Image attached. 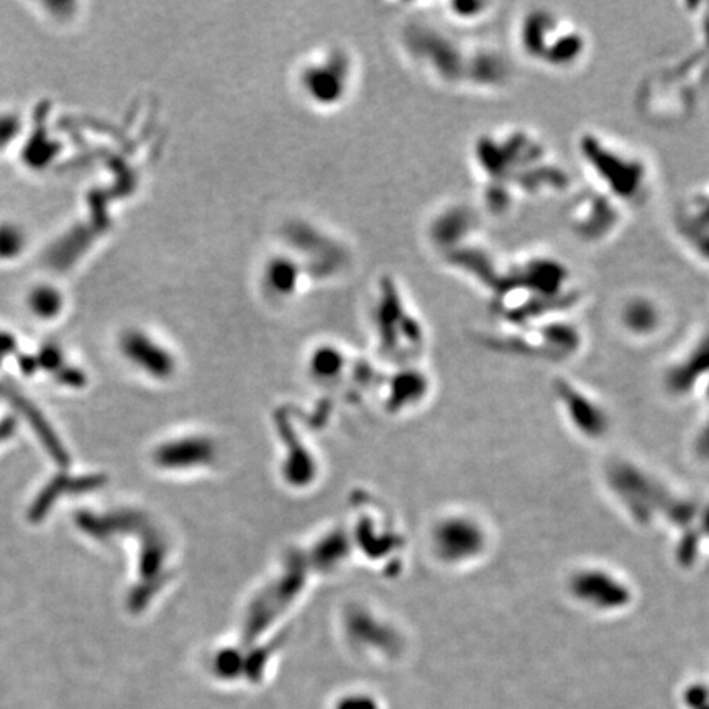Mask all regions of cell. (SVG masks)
<instances>
[{"label":"cell","mask_w":709,"mask_h":709,"mask_svg":"<svg viewBox=\"0 0 709 709\" xmlns=\"http://www.w3.org/2000/svg\"><path fill=\"white\" fill-rule=\"evenodd\" d=\"M573 317H544L521 324H498L495 340H503V344L513 350L537 357L567 358L583 344V332Z\"/></svg>","instance_id":"cell-7"},{"label":"cell","mask_w":709,"mask_h":709,"mask_svg":"<svg viewBox=\"0 0 709 709\" xmlns=\"http://www.w3.org/2000/svg\"><path fill=\"white\" fill-rule=\"evenodd\" d=\"M27 124L23 115L17 110H2L0 112V155H4L10 148H14L23 135Z\"/></svg>","instance_id":"cell-13"},{"label":"cell","mask_w":709,"mask_h":709,"mask_svg":"<svg viewBox=\"0 0 709 709\" xmlns=\"http://www.w3.org/2000/svg\"><path fill=\"white\" fill-rule=\"evenodd\" d=\"M708 87L709 51L698 45L649 69L637 86L634 104L652 124H683L695 114Z\"/></svg>","instance_id":"cell-4"},{"label":"cell","mask_w":709,"mask_h":709,"mask_svg":"<svg viewBox=\"0 0 709 709\" xmlns=\"http://www.w3.org/2000/svg\"><path fill=\"white\" fill-rule=\"evenodd\" d=\"M449 15L458 27L476 28L488 25L495 19L499 5L491 2H473V4H450Z\"/></svg>","instance_id":"cell-12"},{"label":"cell","mask_w":709,"mask_h":709,"mask_svg":"<svg viewBox=\"0 0 709 709\" xmlns=\"http://www.w3.org/2000/svg\"><path fill=\"white\" fill-rule=\"evenodd\" d=\"M32 248V235L19 220L0 219V266L17 265Z\"/></svg>","instance_id":"cell-11"},{"label":"cell","mask_w":709,"mask_h":709,"mask_svg":"<svg viewBox=\"0 0 709 709\" xmlns=\"http://www.w3.org/2000/svg\"><path fill=\"white\" fill-rule=\"evenodd\" d=\"M472 170L480 183L478 209L488 219H508L524 202L567 197L573 178L537 130L498 125L475 138Z\"/></svg>","instance_id":"cell-1"},{"label":"cell","mask_w":709,"mask_h":709,"mask_svg":"<svg viewBox=\"0 0 709 709\" xmlns=\"http://www.w3.org/2000/svg\"><path fill=\"white\" fill-rule=\"evenodd\" d=\"M68 302L65 289L51 280L35 281L23 294L25 309L37 321H56L65 314Z\"/></svg>","instance_id":"cell-10"},{"label":"cell","mask_w":709,"mask_h":709,"mask_svg":"<svg viewBox=\"0 0 709 709\" xmlns=\"http://www.w3.org/2000/svg\"><path fill=\"white\" fill-rule=\"evenodd\" d=\"M513 37L517 55L549 73H577L590 60V33L549 5L524 10L517 17Z\"/></svg>","instance_id":"cell-5"},{"label":"cell","mask_w":709,"mask_h":709,"mask_svg":"<svg viewBox=\"0 0 709 709\" xmlns=\"http://www.w3.org/2000/svg\"><path fill=\"white\" fill-rule=\"evenodd\" d=\"M685 9L695 28L698 45L709 51V4H688Z\"/></svg>","instance_id":"cell-14"},{"label":"cell","mask_w":709,"mask_h":709,"mask_svg":"<svg viewBox=\"0 0 709 709\" xmlns=\"http://www.w3.org/2000/svg\"><path fill=\"white\" fill-rule=\"evenodd\" d=\"M673 230L691 257L709 265V181L680 201L673 214Z\"/></svg>","instance_id":"cell-8"},{"label":"cell","mask_w":709,"mask_h":709,"mask_svg":"<svg viewBox=\"0 0 709 709\" xmlns=\"http://www.w3.org/2000/svg\"><path fill=\"white\" fill-rule=\"evenodd\" d=\"M585 299L572 268L545 250H526L506 260L503 278L490 298L498 324L575 316Z\"/></svg>","instance_id":"cell-2"},{"label":"cell","mask_w":709,"mask_h":709,"mask_svg":"<svg viewBox=\"0 0 709 709\" xmlns=\"http://www.w3.org/2000/svg\"><path fill=\"white\" fill-rule=\"evenodd\" d=\"M629 214L618 202L586 183L580 188L573 186L565 204L568 229L573 237L591 247L613 240L623 230Z\"/></svg>","instance_id":"cell-6"},{"label":"cell","mask_w":709,"mask_h":709,"mask_svg":"<svg viewBox=\"0 0 709 709\" xmlns=\"http://www.w3.org/2000/svg\"><path fill=\"white\" fill-rule=\"evenodd\" d=\"M619 325L632 339H654L667 327L670 311L662 299L649 293H631L621 301Z\"/></svg>","instance_id":"cell-9"},{"label":"cell","mask_w":709,"mask_h":709,"mask_svg":"<svg viewBox=\"0 0 709 709\" xmlns=\"http://www.w3.org/2000/svg\"><path fill=\"white\" fill-rule=\"evenodd\" d=\"M586 184L632 212L647 206L657 191V165L636 143L600 129L581 130L575 142Z\"/></svg>","instance_id":"cell-3"}]
</instances>
